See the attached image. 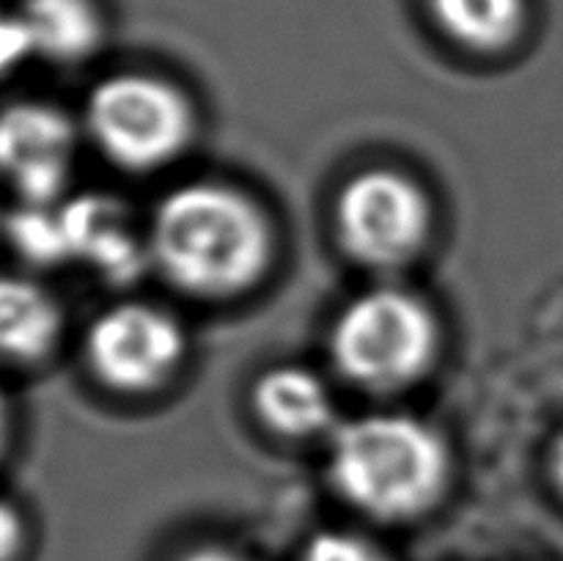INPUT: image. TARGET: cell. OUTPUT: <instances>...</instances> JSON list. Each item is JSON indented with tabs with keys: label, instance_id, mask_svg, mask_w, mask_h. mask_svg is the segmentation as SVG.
Here are the masks:
<instances>
[{
	"label": "cell",
	"instance_id": "obj_1",
	"mask_svg": "<svg viewBox=\"0 0 563 561\" xmlns=\"http://www.w3.org/2000/svg\"><path fill=\"white\" fill-rule=\"evenodd\" d=\"M152 264L192 297L225 300L253 289L275 258L262 204L220 182H190L157 204L148 223Z\"/></svg>",
	"mask_w": 563,
	"mask_h": 561
},
{
	"label": "cell",
	"instance_id": "obj_2",
	"mask_svg": "<svg viewBox=\"0 0 563 561\" xmlns=\"http://www.w3.org/2000/svg\"><path fill=\"white\" fill-rule=\"evenodd\" d=\"M330 482L377 520H416L443 498L451 451L443 435L405 413H372L341 424L330 440Z\"/></svg>",
	"mask_w": 563,
	"mask_h": 561
},
{
	"label": "cell",
	"instance_id": "obj_3",
	"mask_svg": "<svg viewBox=\"0 0 563 561\" xmlns=\"http://www.w3.org/2000/svg\"><path fill=\"white\" fill-rule=\"evenodd\" d=\"M440 352V322L429 302L399 286H377L344 306L330 330L341 377L372 394L410 388Z\"/></svg>",
	"mask_w": 563,
	"mask_h": 561
},
{
	"label": "cell",
	"instance_id": "obj_4",
	"mask_svg": "<svg viewBox=\"0 0 563 561\" xmlns=\"http://www.w3.org/2000/svg\"><path fill=\"white\" fill-rule=\"evenodd\" d=\"M86 127L110 163L157 170L190 146L196 110L176 82L148 72H119L88 94Z\"/></svg>",
	"mask_w": 563,
	"mask_h": 561
},
{
	"label": "cell",
	"instance_id": "obj_5",
	"mask_svg": "<svg viewBox=\"0 0 563 561\" xmlns=\"http://www.w3.org/2000/svg\"><path fill=\"white\" fill-rule=\"evenodd\" d=\"M434 209L412 176L368 168L344 182L335 198V234L357 264L377 273L407 267L429 245Z\"/></svg>",
	"mask_w": 563,
	"mask_h": 561
},
{
	"label": "cell",
	"instance_id": "obj_6",
	"mask_svg": "<svg viewBox=\"0 0 563 561\" xmlns=\"http://www.w3.org/2000/svg\"><path fill=\"white\" fill-rule=\"evenodd\" d=\"M185 355L181 324L152 302H119L99 314L86 333V361L93 377L119 394L163 388Z\"/></svg>",
	"mask_w": 563,
	"mask_h": 561
},
{
	"label": "cell",
	"instance_id": "obj_7",
	"mask_svg": "<svg viewBox=\"0 0 563 561\" xmlns=\"http://www.w3.org/2000/svg\"><path fill=\"white\" fill-rule=\"evenodd\" d=\"M77 132L69 116L47 102L0 108V179L22 204H55L75 168Z\"/></svg>",
	"mask_w": 563,
	"mask_h": 561
},
{
	"label": "cell",
	"instance_id": "obj_8",
	"mask_svg": "<svg viewBox=\"0 0 563 561\" xmlns=\"http://www.w3.org/2000/svg\"><path fill=\"white\" fill-rule=\"evenodd\" d=\"M69 258L91 267L110 284H130L143 273L148 240H141L132 215L119 198L104 193H82L60 204Z\"/></svg>",
	"mask_w": 563,
	"mask_h": 561
},
{
	"label": "cell",
	"instance_id": "obj_9",
	"mask_svg": "<svg viewBox=\"0 0 563 561\" xmlns=\"http://www.w3.org/2000/svg\"><path fill=\"white\" fill-rule=\"evenodd\" d=\"M253 410L280 438H313L333 427V399L306 366H273L253 385Z\"/></svg>",
	"mask_w": 563,
	"mask_h": 561
},
{
	"label": "cell",
	"instance_id": "obj_10",
	"mask_svg": "<svg viewBox=\"0 0 563 561\" xmlns=\"http://www.w3.org/2000/svg\"><path fill=\"white\" fill-rule=\"evenodd\" d=\"M423 9L440 36L473 55L509 53L531 22V0H423Z\"/></svg>",
	"mask_w": 563,
	"mask_h": 561
},
{
	"label": "cell",
	"instance_id": "obj_11",
	"mask_svg": "<svg viewBox=\"0 0 563 561\" xmlns=\"http://www.w3.org/2000/svg\"><path fill=\"white\" fill-rule=\"evenodd\" d=\"M64 314L58 300L25 275H0V358L44 361L58 346Z\"/></svg>",
	"mask_w": 563,
	"mask_h": 561
},
{
	"label": "cell",
	"instance_id": "obj_12",
	"mask_svg": "<svg viewBox=\"0 0 563 561\" xmlns=\"http://www.w3.org/2000/svg\"><path fill=\"white\" fill-rule=\"evenodd\" d=\"M33 55L53 64H82L104 44L108 20L99 0H22Z\"/></svg>",
	"mask_w": 563,
	"mask_h": 561
},
{
	"label": "cell",
	"instance_id": "obj_13",
	"mask_svg": "<svg viewBox=\"0 0 563 561\" xmlns=\"http://www.w3.org/2000/svg\"><path fill=\"white\" fill-rule=\"evenodd\" d=\"M14 251L33 264H64L69 258L60 204H22L5 220Z\"/></svg>",
	"mask_w": 563,
	"mask_h": 561
},
{
	"label": "cell",
	"instance_id": "obj_14",
	"mask_svg": "<svg viewBox=\"0 0 563 561\" xmlns=\"http://www.w3.org/2000/svg\"><path fill=\"white\" fill-rule=\"evenodd\" d=\"M302 561H390L379 544L352 531H322L306 544Z\"/></svg>",
	"mask_w": 563,
	"mask_h": 561
},
{
	"label": "cell",
	"instance_id": "obj_15",
	"mask_svg": "<svg viewBox=\"0 0 563 561\" xmlns=\"http://www.w3.org/2000/svg\"><path fill=\"white\" fill-rule=\"evenodd\" d=\"M31 55V36H27L20 11L0 9V75L14 72Z\"/></svg>",
	"mask_w": 563,
	"mask_h": 561
},
{
	"label": "cell",
	"instance_id": "obj_16",
	"mask_svg": "<svg viewBox=\"0 0 563 561\" xmlns=\"http://www.w3.org/2000/svg\"><path fill=\"white\" fill-rule=\"evenodd\" d=\"M25 544V522L11 501L0 498V561H14Z\"/></svg>",
	"mask_w": 563,
	"mask_h": 561
},
{
	"label": "cell",
	"instance_id": "obj_17",
	"mask_svg": "<svg viewBox=\"0 0 563 561\" xmlns=\"http://www.w3.org/2000/svg\"><path fill=\"white\" fill-rule=\"evenodd\" d=\"M179 561H242L240 556L225 548H196L181 556Z\"/></svg>",
	"mask_w": 563,
	"mask_h": 561
},
{
	"label": "cell",
	"instance_id": "obj_18",
	"mask_svg": "<svg viewBox=\"0 0 563 561\" xmlns=\"http://www.w3.org/2000/svg\"><path fill=\"white\" fill-rule=\"evenodd\" d=\"M9 432H11V410H9V399H5L3 388H0V454L9 446Z\"/></svg>",
	"mask_w": 563,
	"mask_h": 561
},
{
	"label": "cell",
	"instance_id": "obj_19",
	"mask_svg": "<svg viewBox=\"0 0 563 561\" xmlns=\"http://www.w3.org/2000/svg\"><path fill=\"white\" fill-rule=\"evenodd\" d=\"M553 479L563 493V438L559 440V446H555V451H553Z\"/></svg>",
	"mask_w": 563,
	"mask_h": 561
}]
</instances>
